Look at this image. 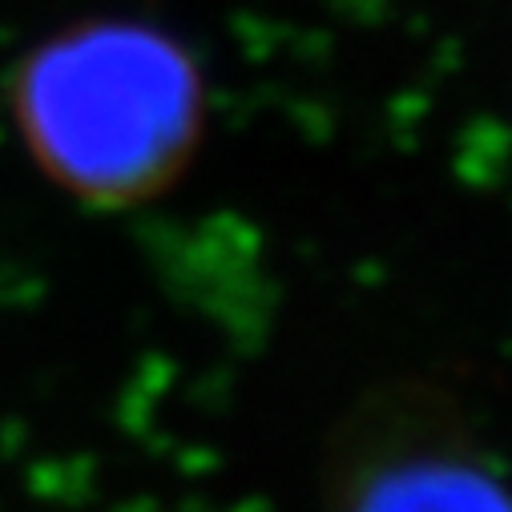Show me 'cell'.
Segmentation results:
<instances>
[{"label":"cell","instance_id":"7a4b0ae2","mask_svg":"<svg viewBox=\"0 0 512 512\" xmlns=\"http://www.w3.org/2000/svg\"><path fill=\"white\" fill-rule=\"evenodd\" d=\"M359 512H512V504L468 468L408 464L379 476Z\"/></svg>","mask_w":512,"mask_h":512},{"label":"cell","instance_id":"6da1fadb","mask_svg":"<svg viewBox=\"0 0 512 512\" xmlns=\"http://www.w3.org/2000/svg\"><path fill=\"white\" fill-rule=\"evenodd\" d=\"M21 101L53 170L93 194H134L182 154L194 85L170 45L101 29L49 49Z\"/></svg>","mask_w":512,"mask_h":512}]
</instances>
